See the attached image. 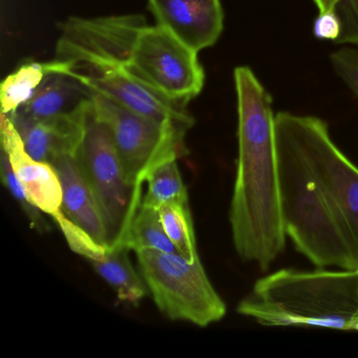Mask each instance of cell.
<instances>
[{
	"instance_id": "obj_20",
	"label": "cell",
	"mask_w": 358,
	"mask_h": 358,
	"mask_svg": "<svg viewBox=\"0 0 358 358\" xmlns=\"http://www.w3.org/2000/svg\"><path fill=\"white\" fill-rule=\"evenodd\" d=\"M331 62L341 80L358 98V50H339L332 54Z\"/></svg>"
},
{
	"instance_id": "obj_18",
	"label": "cell",
	"mask_w": 358,
	"mask_h": 358,
	"mask_svg": "<svg viewBox=\"0 0 358 358\" xmlns=\"http://www.w3.org/2000/svg\"><path fill=\"white\" fill-rule=\"evenodd\" d=\"M159 215L163 228L177 252L190 263L200 259L196 249L194 222L188 203L164 205L159 209Z\"/></svg>"
},
{
	"instance_id": "obj_17",
	"label": "cell",
	"mask_w": 358,
	"mask_h": 358,
	"mask_svg": "<svg viewBox=\"0 0 358 358\" xmlns=\"http://www.w3.org/2000/svg\"><path fill=\"white\" fill-rule=\"evenodd\" d=\"M142 204L160 209L171 203L187 204L188 194L177 160L167 161L157 167L146 180Z\"/></svg>"
},
{
	"instance_id": "obj_23",
	"label": "cell",
	"mask_w": 358,
	"mask_h": 358,
	"mask_svg": "<svg viewBox=\"0 0 358 358\" xmlns=\"http://www.w3.org/2000/svg\"><path fill=\"white\" fill-rule=\"evenodd\" d=\"M355 330L358 331V320H357V322H356Z\"/></svg>"
},
{
	"instance_id": "obj_11",
	"label": "cell",
	"mask_w": 358,
	"mask_h": 358,
	"mask_svg": "<svg viewBox=\"0 0 358 358\" xmlns=\"http://www.w3.org/2000/svg\"><path fill=\"white\" fill-rule=\"evenodd\" d=\"M1 143L14 173L31 201L52 217L62 211V185L53 165L32 158L20 134L6 114H1Z\"/></svg>"
},
{
	"instance_id": "obj_7",
	"label": "cell",
	"mask_w": 358,
	"mask_h": 358,
	"mask_svg": "<svg viewBox=\"0 0 358 358\" xmlns=\"http://www.w3.org/2000/svg\"><path fill=\"white\" fill-rule=\"evenodd\" d=\"M92 112L110 129L125 177L137 189L157 167L185 154L186 129L155 122L98 94L92 93Z\"/></svg>"
},
{
	"instance_id": "obj_8",
	"label": "cell",
	"mask_w": 358,
	"mask_h": 358,
	"mask_svg": "<svg viewBox=\"0 0 358 358\" xmlns=\"http://www.w3.org/2000/svg\"><path fill=\"white\" fill-rule=\"evenodd\" d=\"M62 74L73 77L91 93L104 96L127 110L163 125L188 129L194 120L186 106L171 101L141 81L114 69H62Z\"/></svg>"
},
{
	"instance_id": "obj_5",
	"label": "cell",
	"mask_w": 358,
	"mask_h": 358,
	"mask_svg": "<svg viewBox=\"0 0 358 358\" xmlns=\"http://www.w3.org/2000/svg\"><path fill=\"white\" fill-rule=\"evenodd\" d=\"M140 273L155 303L169 320L205 328L223 320L225 303L200 259L190 263L179 253L136 252Z\"/></svg>"
},
{
	"instance_id": "obj_10",
	"label": "cell",
	"mask_w": 358,
	"mask_h": 358,
	"mask_svg": "<svg viewBox=\"0 0 358 358\" xmlns=\"http://www.w3.org/2000/svg\"><path fill=\"white\" fill-rule=\"evenodd\" d=\"M157 24L199 53L213 47L224 29L221 0H148Z\"/></svg>"
},
{
	"instance_id": "obj_13",
	"label": "cell",
	"mask_w": 358,
	"mask_h": 358,
	"mask_svg": "<svg viewBox=\"0 0 358 358\" xmlns=\"http://www.w3.org/2000/svg\"><path fill=\"white\" fill-rule=\"evenodd\" d=\"M91 97V92L76 79L62 73H51L32 99L16 112L33 120H50L74 112Z\"/></svg>"
},
{
	"instance_id": "obj_19",
	"label": "cell",
	"mask_w": 358,
	"mask_h": 358,
	"mask_svg": "<svg viewBox=\"0 0 358 358\" xmlns=\"http://www.w3.org/2000/svg\"><path fill=\"white\" fill-rule=\"evenodd\" d=\"M1 177L3 184L11 192L16 202L20 205V208L30 222L31 227L38 232L49 231L50 225L43 217V213L31 201L30 196L22 187V183L18 180L17 176L12 169L11 163L5 152H1Z\"/></svg>"
},
{
	"instance_id": "obj_3",
	"label": "cell",
	"mask_w": 358,
	"mask_h": 358,
	"mask_svg": "<svg viewBox=\"0 0 358 358\" xmlns=\"http://www.w3.org/2000/svg\"><path fill=\"white\" fill-rule=\"evenodd\" d=\"M238 98V160L229 222L242 261L267 270L286 246L280 210L275 115L248 66L234 72Z\"/></svg>"
},
{
	"instance_id": "obj_22",
	"label": "cell",
	"mask_w": 358,
	"mask_h": 358,
	"mask_svg": "<svg viewBox=\"0 0 358 358\" xmlns=\"http://www.w3.org/2000/svg\"><path fill=\"white\" fill-rule=\"evenodd\" d=\"M338 1L339 0H314V3H315L318 9V13L334 11Z\"/></svg>"
},
{
	"instance_id": "obj_6",
	"label": "cell",
	"mask_w": 358,
	"mask_h": 358,
	"mask_svg": "<svg viewBox=\"0 0 358 358\" xmlns=\"http://www.w3.org/2000/svg\"><path fill=\"white\" fill-rule=\"evenodd\" d=\"M76 158L99 204L110 246L124 247L144 194L127 181L112 133L94 116L92 100L85 137Z\"/></svg>"
},
{
	"instance_id": "obj_15",
	"label": "cell",
	"mask_w": 358,
	"mask_h": 358,
	"mask_svg": "<svg viewBox=\"0 0 358 358\" xmlns=\"http://www.w3.org/2000/svg\"><path fill=\"white\" fill-rule=\"evenodd\" d=\"M51 73V62H29L9 75L0 87L1 113L9 115L26 106Z\"/></svg>"
},
{
	"instance_id": "obj_1",
	"label": "cell",
	"mask_w": 358,
	"mask_h": 358,
	"mask_svg": "<svg viewBox=\"0 0 358 358\" xmlns=\"http://www.w3.org/2000/svg\"><path fill=\"white\" fill-rule=\"evenodd\" d=\"M285 234L317 268L358 271V167L322 119L275 115Z\"/></svg>"
},
{
	"instance_id": "obj_4",
	"label": "cell",
	"mask_w": 358,
	"mask_h": 358,
	"mask_svg": "<svg viewBox=\"0 0 358 358\" xmlns=\"http://www.w3.org/2000/svg\"><path fill=\"white\" fill-rule=\"evenodd\" d=\"M236 311L263 326L355 330L358 271L278 270L257 280Z\"/></svg>"
},
{
	"instance_id": "obj_2",
	"label": "cell",
	"mask_w": 358,
	"mask_h": 358,
	"mask_svg": "<svg viewBox=\"0 0 358 358\" xmlns=\"http://www.w3.org/2000/svg\"><path fill=\"white\" fill-rule=\"evenodd\" d=\"M60 69H114L186 106L204 87L198 53L161 24L138 14L70 17L59 26Z\"/></svg>"
},
{
	"instance_id": "obj_21",
	"label": "cell",
	"mask_w": 358,
	"mask_h": 358,
	"mask_svg": "<svg viewBox=\"0 0 358 358\" xmlns=\"http://www.w3.org/2000/svg\"><path fill=\"white\" fill-rule=\"evenodd\" d=\"M341 33V22L335 11L318 13L314 22V35L324 41H338Z\"/></svg>"
},
{
	"instance_id": "obj_9",
	"label": "cell",
	"mask_w": 358,
	"mask_h": 358,
	"mask_svg": "<svg viewBox=\"0 0 358 358\" xmlns=\"http://www.w3.org/2000/svg\"><path fill=\"white\" fill-rule=\"evenodd\" d=\"M91 99L76 110L50 120H33L14 112L7 115L22 138L28 154L54 165L68 157H77L85 137Z\"/></svg>"
},
{
	"instance_id": "obj_14",
	"label": "cell",
	"mask_w": 358,
	"mask_h": 358,
	"mask_svg": "<svg viewBox=\"0 0 358 358\" xmlns=\"http://www.w3.org/2000/svg\"><path fill=\"white\" fill-rule=\"evenodd\" d=\"M125 247H104L90 262L97 273L114 289L120 301L138 303L148 294V288L129 257Z\"/></svg>"
},
{
	"instance_id": "obj_16",
	"label": "cell",
	"mask_w": 358,
	"mask_h": 358,
	"mask_svg": "<svg viewBox=\"0 0 358 358\" xmlns=\"http://www.w3.org/2000/svg\"><path fill=\"white\" fill-rule=\"evenodd\" d=\"M124 247L135 252L141 250L177 252L163 228L158 209L143 204L140 205L131 222Z\"/></svg>"
},
{
	"instance_id": "obj_12",
	"label": "cell",
	"mask_w": 358,
	"mask_h": 358,
	"mask_svg": "<svg viewBox=\"0 0 358 358\" xmlns=\"http://www.w3.org/2000/svg\"><path fill=\"white\" fill-rule=\"evenodd\" d=\"M53 166L62 185V213L94 240L110 246L103 215L76 157L62 159Z\"/></svg>"
}]
</instances>
